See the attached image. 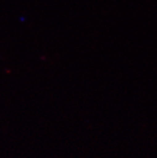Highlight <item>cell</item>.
I'll return each instance as SVG.
<instances>
[{
	"instance_id": "1",
	"label": "cell",
	"mask_w": 157,
	"mask_h": 158,
	"mask_svg": "<svg viewBox=\"0 0 157 158\" xmlns=\"http://www.w3.org/2000/svg\"><path fill=\"white\" fill-rule=\"evenodd\" d=\"M20 21H21V22H22V21H25V18H24V17H21V18H20Z\"/></svg>"
}]
</instances>
